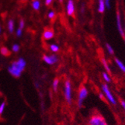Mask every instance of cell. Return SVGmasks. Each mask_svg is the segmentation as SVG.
Wrapping results in <instances>:
<instances>
[{
	"instance_id": "obj_1",
	"label": "cell",
	"mask_w": 125,
	"mask_h": 125,
	"mask_svg": "<svg viewBox=\"0 0 125 125\" xmlns=\"http://www.w3.org/2000/svg\"><path fill=\"white\" fill-rule=\"evenodd\" d=\"M26 66V62L23 58H20L17 61L13 62L8 67L9 73L13 77H20L22 72L24 70Z\"/></svg>"
},
{
	"instance_id": "obj_2",
	"label": "cell",
	"mask_w": 125,
	"mask_h": 125,
	"mask_svg": "<svg viewBox=\"0 0 125 125\" xmlns=\"http://www.w3.org/2000/svg\"><path fill=\"white\" fill-rule=\"evenodd\" d=\"M101 89L103 92V94L104 95V97L106 99L113 105H116L117 104V101L113 95V94L112 93L110 89H109V86L107 83H103L101 85Z\"/></svg>"
},
{
	"instance_id": "obj_3",
	"label": "cell",
	"mask_w": 125,
	"mask_h": 125,
	"mask_svg": "<svg viewBox=\"0 0 125 125\" xmlns=\"http://www.w3.org/2000/svg\"><path fill=\"white\" fill-rule=\"evenodd\" d=\"M63 94H64V98L68 104H71L72 101V83L69 80H66L64 83Z\"/></svg>"
},
{
	"instance_id": "obj_4",
	"label": "cell",
	"mask_w": 125,
	"mask_h": 125,
	"mask_svg": "<svg viewBox=\"0 0 125 125\" xmlns=\"http://www.w3.org/2000/svg\"><path fill=\"white\" fill-rule=\"evenodd\" d=\"M89 95V91L86 87L82 86L78 92L77 96V106L78 108H82L83 106V102Z\"/></svg>"
},
{
	"instance_id": "obj_5",
	"label": "cell",
	"mask_w": 125,
	"mask_h": 125,
	"mask_svg": "<svg viewBox=\"0 0 125 125\" xmlns=\"http://www.w3.org/2000/svg\"><path fill=\"white\" fill-rule=\"evenodd\" d=\"M89 125H108L104 118L99 114H94L89 119Z\"/></svg>"
},
{
	"instance_id": "obj_6",
	"label": "cell",
	"mask_w": 125,
	"mask_h": 125,
	"mask_svg": "<svg viewBox=\"0 0 125 125\" xmlns=\"http://www.w3.org/2000/svg\"><path fill=\"white\" fill-rule=\"evenodd\" d=\"M42 59L45 63L49 64V65H54V64L57 63L58 61V57L56 54L44 55Z\"/></svg>"
},
{
	"instance_id": "obj_7",
	"label": "cell",
	"mask_w": 125,
	"mask_h": 125,
	"mask_svg": "<svg viewBox=\"0 0 125 125\" xmlns=\"http://www.w3.org/2000/svg\"><path fill=\"white\" fill-rule=\"evenodd\" d=\"M116 25H117V28L118 30V32L119 34L124 37L125 34H124V30L122 26V22H121V13L118 10L117 11V14H116Z\"/></svg>"
},
{
	"instance_id": "obj_8",
	"label": "cell",
	"mask_w": 125,
	"mask_h": 125,
	"mask_svg": "<svg viewBox=\"0 0 125 125\" xmlns=\"http://www.w3.org/2000/svg\"><path fill=\"white\" fill-rule=\"evenodd\" d=\"M75 7L73 0H69L66 5V13L69 16H72L74 13Z\"/></svg>"
},
{
	"instance_id": "obj_9",
	"label": "cell",
	"mask_w": 125,
	"mask_h": 125,
	"mask_svg": "<svg viewBox=\"0 0 125 125\" xmlns=\"http://www.w3.org/2000/svg\"><path fill=\"white\" fill-rule=\"evenodd\" d=\"M54 31L52 30H46L43 33V38L46 40H51L54 37Z\"/></svg>"
},
{
	"instance_id": "obj_10",
	"label": "cell",
	"mask_w": 125,
	"mask_h": 125,
	"mask_svg": "<svg viewBox=\"0 0 125 125\" xmlns=\"http://www.w3.org/2000/svg\"><path fill=\"white\" fill-rule=\"evenodd\" d=\"M98 12L99 13H104L106 9V5L104 0H99L98 1Z\"/></svg>"
},
{
	"instance_id": "obj_11",
	"label": "cell",
	"mask_w": 125,
	"mask_h": 125,
	"mask_svg": "<svg viewBox=\"0 0 125 125\" xmlns=\"http://www.w3.org/2000/svg\"><path fill=\"white\" fill-rule=\"evenodd\" d=\"M115 62L116 65L118 66V67L120 69V70H121L122 72L125 73V65L123 63V62H122L119 59H118V58H115Z\"/></svg>"
},
{
	"instance_id": "obj_12",
	"label": "cell",
	"mask_w": 125,
	"mask_h": 125,
	"mask_svg": "<svg viewBox=\"0 0 125 125\" xmlns=\"http://www.w3.org/2000/svg\"><path fill=\"white\" fill-rule=\"evenodd\" d=\"M101 63H102V65L104 66L105 70L106 71V72H107V73H109V72H111V69H110V68H109V64H108V62H107L105 58L103 57V58L101 59Z\"/></svg>"
},
{
	"instance_id": "obj_13",
	"label": "cell",
	"mask_w": 125,
	"mask_h": 125,
	"mask_svg": "<svg viewBox=\"0 0 125 125\" xmlns=\"http://www.w3.org/2000/svg\"><path fill=\"white\" fill-rule=\"evenodd\" d=\"M102 77L103 79L104 80V81L106 83H109L111 82V77L109 76V73L107 72H103L102 73Z\"/></svg>"
},
{
	"instance_id": "obj_14",
	"label": "cell",
	"mask_w": 125,
	"mask_h": 125,
	"mask_svg": "<svg viewBox=\"0 0 125 125\" xmlns=\"http://www.w3.org/2000/svg\"><path fill=\"white\" fill-rule=\"evenodd\" d=\"M58 85H59V79H58V78H55V79L54 80V81H53V83H52V87H53V89H54V92L57 91Z\"/></svg>"
},
{
	"instance_id": "obj_15",
	"label": "cell",
	"mask_w": 125,
	"mask_h": 125,
	"mask_svg": "<svg viewBox=\"0 0 125 125\" xmlns=\"http://www.w3.org/2000/svg\"><path fill=\"white\" fill-rule=\"evenodd\" d=\"M106 51L108 52V53L109 54H111V55L114 54V52H115L114 49H113V48L109 44H108V43L106 44Z\"/></svg>"
},
{
	"instance_id": "obj_16",
	"label": "cell",
	"mask_w": 125,
	"mask_h": 125,
	"mask_svg": "<svg viewBox=\"0 0 125 125\" xmlns=\"http://www.w3.org/2000/svg\"><path fill=\"white\" fill-rule=\"evenodd\" d=\"M32 6L34 10H38L40 8V2L38 1V0H34V1L32 2Z\"/></svg>"
},
{
	"instance_id": "obj_17",
	"label": "cell",
	"mask_w": 125,
	"mask_h": 125,
	"mask_svg": "<svg viewBox=\"0 0 125 125\" xmlns=\"http://www.w3.org/2000/svg\"><path fill=\"white\" fill-rule=\"evenodd\" d=\"M50 49H51V51H52V52L56 53V52H58L60 48H59V46H58L57 45H56V44H52V45H50Z\"/></svg>"
},
{
	"instance_id": "obj_18",
	"label": "cell",
	"mask_w": 125,
	"mask_h": 125,
	"mask_svg": "<svg viewBox=\"0 0 125 125\" xmlns=\"http://www.w3.org/2000/svg\"><path fill=\"white\" fill-rule=\"evenodd\" d=\"M8 29H9V31L10 33H12L13 31V28H14V23H13V21L12 20H9L8 23Z\"/></svg>"
},
{
	"instance_id": "obj_19",
	"label": "cell",
	"mask_w": 125,
	"mask_h": 125,
	"mask_svg": "<svg viewBox=\"0 0 125 125\" xmlns=\"http://www.w3.org/2000/svg\"><path fill=\"white\" fill-rule=\"evenodd\" d=\"M1 54L4 56H8L10 54V52L7 48H5V47H2V48L1 49Z\"/></svg>"
},
{
	"instance_id": "obj_20",
	"label": "cell",
	"mask_w": 125,
	"mask_h": 125,
	"mask_svg": "<svg viewBox=\"0 0 125 125\" xmlns=\"http://www.w3.org/2000/svg\"><path fill=\"white\" fill-rule=\"evenodd\" d=\"M12 50L14 52H18L19 50H20V45H17V44H14L12 46Z\"/></svg>"
},
{
	"instance_id": "obj_21",
	"label": "cell",
	"mask_w": 125,
	"mask_h": 125,
	"mask_svg": "<svg viewBox=\"0 0 125 125\" xmlns=\"http://www.w3.org/2000/svg\"><path fill=\"white\" fill-rule=\"evenodd\" d=\"M5 108V103L2 102L1 104H0V115H2L3 113Z\"/></svg>"
},
{
	"instance_id": "obj_22",
	"label": "cell",
	"mask_w": 125,
	"mask_h": 125,
	"mask_svg": "<svg viewBox=\"0 0 125 125\" xmlns=\"http://www.w3.org/2000/svg\"><path fill=\"white\" fill-rule=\"evenodd\" d=\"M105 2V5H106V8H107L108 9H110L111 8V0H104Z\"/></svg>"
},
{
	"instance_id": "obj_23",
	"label": "cell",
	"mask_w": 125,
	"mask_h": 125,
	"mask_svg": "<svg viewBox=\"0 0 125 125\" xmlns=\"http://www.w3.org/2000/svg\"><path fill=\"white\" fill-rule=\"evenodd\" d=\"M48 16H49V17L50 19H53V18L54 17V16H55V13H54V11H50V12L49 13Z\"/></svg>"
},
{
	"instance_id": "obj_24",
	"label": "cell",
	"mask_w": 125,
	"mask_h": 125,
	"mask_svg": "<svg viewBox=\"0 0 125 125\" xmlns=\"http://www.w3.org/2000/svg\"><path fill=\"white\" fill-rule=\"evenodd\" d=\"M24 25H25V22H24V20H21L20 22V29H22L24 28Z\"/></svg>"
},
{
	"instance_id": "obj_25",
	"label": "cell",
	"mask_w": 125,
	"mask_h": 125,
	"mask_svg": "<svg viewBox=\"0 0 125 125\" xmlns=\"http://www.w3.org/2000/svg\"><path fill=\"white\" fill-rule=\"evenodd\" d=\"M17 35L18 37H20V36L22 35V29H20V28H19V29L17 31Z\"/></svg>"
},
{
	"instance_id": "obj_26",
	"label": "cell",
	"mask_w": 125,
	"mask_h": 125,
	"mask_svg": "<svg viewBox=\"0 0 125 125\" xmlns=\"http://www.w3.org/2000/svg\"><path fill=\"white\" fill-rule=\"evenodd\" d=\"M121 105L122 108L124 109V110L125 111V101L121 100Z\"/></svg>"
},
{
	"instance_id": "obj_27",
	"label": "cell",
	"mask_w": 125,
	"mask_h": 125,
	"mask_svg": "<svg viewBox=\"0 0 125 125\" xmlns=\"http://www.w3.org/2000/svg\"><path fill=\"white\" fill-rule=\"evenodd\" d=\"M53 0H45V5H50L52 4Z\"/></svg>"
},
{
	"instance_id": "obj_28",
	"label": "cell",
	"mask_w": 125,
	"mask_h": 125,
	"mask_svg": "<svg viewBox=\"0 0 125 125\" xmlns=\"http://www.w3.org/2000/svg\"><path fill=\"white\" fill-rule=\"evenodd\" d=\"M81 13H84V5H82L81 7Z\"/></svg>"
},
{
	"instance_id": "obj_29",
	"label": "cell",
	"mask_w": 125,
	"mask_h": 125,
	"mask_svg": "<svg viewBox=\"0 0 125 125\" xmlns=\"http://www.w3.org/2000/svg\"><path fill=\"white\" fill-rule=\"evenodd\" d=\"M35 86H36L37 88H39V84H38V83H35Z\"/></svg>"
},
{
	"instance_id": "obj_30",
	"label": "cell",
	"mask_w": 125,
	"mask_h": 125,
	"mask_svg": "<svg viewBox=\"0 0 125 125\" xmlns=\"http://www.w3.org/2000/svg\"><path fill=\"white\" fill-rule=\"evenodd\" d=\"M0 33H1V27H0Z\"/></svg>"
},
{
	"instance_id": "obj_31",
	"label": "cell",
	"mask_w": 125,
	"mask_h": 125,
	"mask_svg": "<svg viewBox=\"0 0 125 125\" xmlns=\"http://www.w3.org/2000/svg\"><path fill=\"white\" fill-rule=\"evenodd\" d=\"M62 1H63V0H60V2H62Z\"/></svg>"
},
{
	"instance_id": "obj_32",
	"label": "cell",
	"mask_w": 125,
	"mask_h": 125,
	"mask_svg": "<svg viewBox=\"0 0 125 125\" xmlns=\"http://www.w3.org/2000/svg\"><path fill=\"white\" fill-rule=\"evenodd\" d=\"M124 42H125V37H124Z\"/></svg>"
},
{
	"instance_id": "obj_33",
	"label": "cell",
	"mask_w": 125,
	"mask_h": 125,
	"mask_svg": "<svg viewBox=\"0 0 125 125\" xmlns=\"http://www.w3.org/2000/svg\"><path fill=\"white\" fill-rule=\"evenodd\" d=\"M24 1H26V0H24Z\"/></svg>"
}]
</instances>
